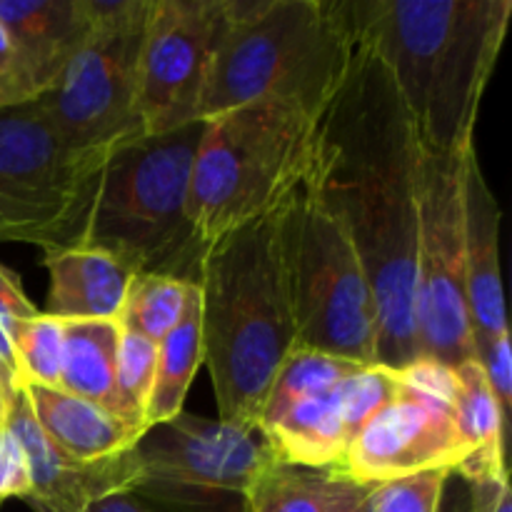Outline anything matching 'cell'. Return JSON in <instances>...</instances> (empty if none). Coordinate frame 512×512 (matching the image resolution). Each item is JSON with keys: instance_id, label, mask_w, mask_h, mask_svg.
<instances>
[{"instance_id": "9", "label": "cell", "mask_w": 512, "mask_h": 512, "mask_svg": "<svg viewBox=\"0 0 512 512\" xmlns=\"http://www.w3.org/2000/svg\"><path fill=\"white\" fill-rule=\"evenodd\" d=\"M153 0H85L90 30L58 83L38 103L65 143L110 153L143 135L138 75Z\"/></svg>"}, {"instance_id": "5", "label": "cell", "mask_w": 512, "mask_h": 512, "mask_svg": "<svg viewBox=\"0 0 512 512\" xmlns=\"http://www.w3.org/2000/svg\"><path fill=\"white\" fill-rule=\"evenodd\" d=\"M205 123L138 135L113 148L100 173L85 245L105 250L133 273L198 285L205 248L188 213L190 173Z\"/></svg>"}, {"instance_id": "7", "label": "cell", "mask_w": 512, "mask_h": 512, "mask_svg": "<svg viewBox=\"0 0 512 512\" xmlns=\"http://www.w3.org/2000/svg\"><path fill=\"white\" fill-rule=\"evenodd\" d=\"M285 268L295 345L360 365L378 363V308L348 233L308 180L293 185L285 213Z\"/></svg>"}, {"instance_id": "8", "label": "cell", "mask_w": 512, "mask_h": 512, "mask_svg": "<svg viewBox=\"0 0 512 512\" xmlns=\"http://www.w3.org/2000/svg\"><path fill=\"white\" fill-rule=\"evenodd\" d=\"M105 158L65 143L38 100L0 110V243H83Z\"/></svg>"}, {"instance_id": "29", "label": "cell", "mask_w": 512, "mask_h": 512, "mask_svg": "<svg viewBox=\"0 0 512 512\" xmlns=\"http://www.w3.org/2000/svg\"><path fill=\"white\" fill-rule=\"evenodd\" d=\"M38 313L40 310L30 303L28 295L20 288L18 278H15L8 268L0 265V363L8 368V373L13 375L15 383H18V375H15L13 360V333L23 320L33 318V315Z\"/></svg>"}, {"instance_id": "15", "label": "cell", "mask_w": 512, "mask_h": 512, "mask_svg": "<svg viewBox=\"0 0 512 512\" xmlns=\"http://www.w3.org/2000/svg\"><path fill=\"white\" fill-rule=\"evenodd\" d=\"M500 208L478 163V153L465 165V295L475 358L510 335L500 275Z\"/></svg>"}, {"instance_id": "2", "label": "cell", "mask_w": 512, "mask_h": 512, "mask_svg": "<svg viewBox=\"0 0 512 512\" xmlns=\"http://www.w3.org/2000/svg\"><path fill=\"white\" fill-rule=\"evenodd\" d=\"M355 43L373 50L430 153L475 143L480 103L510 28V0H345Z\"/></svg>"}, {"instance_id": "20", "label": "cell", "mask_w": 512, "mask_h": 512, "mask_svg": "<svg viewBox=\"0 0 512 512\" xmlns=\"http://www.w3.org/2000/svg\"><path fill=\"white\" fill-rule=\"evenodd\" d=\"M118 345V320H63V365L58 388L118 415Z\"/></svg>"}, {"instance_id": "3", "label": "cell", "mask_w": 512, "mask_h": 512, "mask_svg": "<svg viewBox=\"0 0 512 512\" xmlns=\"http://www.w3.org/2000/svg\"><path fill=\"white\" fill-rule=\"evenodd\" d=\"M290 190L263 215L208 245L200 263L203 365L225 423L258 428L270 383L295 348L285 268Z\"/></svg>"}, {"instance_id": "36", "label": "cell", "mask_w": 512, "mask_h": 512, "mask_svg": "<svg viewBox=\"0 0 512 512\" xmlns=\"http://www.w3.org/2000/svg\"><path fill=\"white\" fill-rule=\"evenodd\" d=\"M370 488H365V485H355L353 490H350L348 495H345L343 500H340L338 505H335L330 512H365L363 510V500L365 495H368Z\"/></svg>"}, {"instance_id": "13", "label": "cell", "mask_w": 512, "mask_h": 512, "mask_svg": "<svg viewBox=\"0 0 512 512\" xmlns=\"http://www.w3.org/2000/svg\"><path fill=\"white\" fill-rule=\"evenodd\" d=\"M453 405L415 390L400 375V393L355 435L338 475L373 488L430 470L455 473L468 458V445Z\"/></svg>"}, {"instance_id": "6", "label": "cell", "mask_w": 512, "mask_h": 512, "mask_svg": "<svg viewBox=\"0 0 512 512\" xmlns=\"http://www.w3.org/2000/svg\"><path fill=\"white\" fill-rule=\"evenodd\" d=\"M315 120L278 103H248L205 120L188 198L205 250L273 208L303 178Z\"/></svg>"}, {"instance_id": "18", "label": "cell", "mask_w": 512, "mask_h": 512, "mask_svg": "<svg viewBox=\"0 0 512 512\" xmlns=\"http://www.w3.org/2000/svg\"><path fill=\"white\" fill-rule=\"evenodd\" d=\"M50 288L45 315L58 320H118L133 270L93 245L45 253Z\"/></svg>"}, {"instance_id": "32", "label": "cell", "mask_w": 512, "mask_h": 512, "mask_svg": "<svg viewBox=\"0 0 512 512\" xmlns=\"http://www.w3.org/2000/svg\"><path fill=\"white\" fill-rule=\"evenodd\" d=\"M33 100V93L25 85L18 63H15L13 50H10L8 40H5L3 30H0V110L33 103Z\"/></svg>"}, {"instance_id": "27", "label": "cell", "mask_w": 512, "mask_h": 512, "mask_svg": "<svg viewBox=\"0 0 512 512\" xmlns=\"http://www.w3.org/2000/svg\"><path fill=\"white\" fill-rule=\"evenodd\" d=\"M400 393V370L385 365H365L340 383V405L348 425L350 443L363 425Z\"/></svg>"}, {"instance_id": "4", "label": "cell", "mask_w": 512, "mask_h": 512, "mask_svg": "<svg viewBox=\"0 0 512 512\" xmlns=\"http://www.w3.org/2000/svg\"><path fill=\"white\" fill-rule=\"evenodd\" d=\"M345 0H225L198 120L248 103L318 118L353 63Z\"/></svg>"}, {"instance_id": "28", "label": "cell", "mask_w": 512, "mask_h": 512, "mask_svg": "<svg viewBox=\"0 0 512 512\" xmlns=\"http://www.w3.org/2000/svg\"><path fill=\"white\" fill-rule=\"evenodd\" d=\"M453 470H430L410 478L373 485L363 500L365 512H438Z\"/></svg>"}, {"instance_id": "17", "label": "cell", "mask_w": 512, "mask_h": 512, "mask_svg": "<svg viewBox=\"0 0 512 512\" xmlns=\"http://www.w3.org/2000/svg\"><path fill=\"white\" fill-rule=\"evenodd\" d=\"M25 398L45 438L70 460L95 463L138 445L145 430L58 385H25Z\"/></svg>"}, {"instance_id": "24", "label": "cell", "mask_w": 512, "mask_h": 512, "mask_svg": "<svg viewBox=\"0 0 512 512\" xmlns=\"http://www.w3.org/2000/svg\"><path fill=\"white\" fill-rule=\"evenodd\" d=\"M190 290L193 283H183L168 275L135 273L118 315L120 328L160 343L178 325Z\"/></svg>"}, {"instance_id": "21", "label": "cell", "mask_w": 512, "mask_h": 512, "mask_svg": "<svg viewBox=\"0 0 512 512\" xmlns=\"http://www.w3.org/2000/svg\"><path fill=\"white\" fill-rule=\"evenodd\" d=\"M203 308L200 288L193 285L178 325L158 343V368H155L153 395L148 403V428L168 423L183 413L185 398L203 365Z\"/></svg>"}, {"instance_id": "26", "label": "cell", "mask_w": 512, "mask_h": 512, "mask_svg": "<svg viewBox=\"0 0 512 512\" xmlns=\"http://www.w3.org/2000/svg\"><path fill=\"white\" fill-rule=\"evenodd\" d=\"M13 360L20 390L25 385H58L63 365V320L38 313L13 333Z\"/></svg>"}, {"instance_id": "23", "label": "cell", "mask_w": 512, "mask_h": 512, "mask_svg": "<svg viewBox=\"0 0 512 512\" xmlns=\"http://www.w3.org/2000/svg\"><path fill=\"white\" fill-rule=\"evenodd\" d=\"M360 368H365V365L323 353V350L295 345L278 368V373H275L273 383H270L263 410H260L258 430H263L265 425L280 418L298 400L335 388V385L348 380L353 373H358Z\"/></svg>"}, {"instance_id": "12", "label": "cell", "mask_w": 512, "mask_h": 512, "mask_svg": "<svg viewBox=\"0 0 512 512\" xmlns=\"http://www.w3.org/2000/svg\"><path fill=\"white\" fill-rule=\"evenodd\" d=\"M225 0H153L140 48L138 118L143 135L200 123L198 103Z\"/></svg>"}, {"instance_id": "1", "label": "cell", "mask_w": 512, "mask_h": 512, "mask_svg": "<svg viewBox=\"0 0 512 512\" xmlns=\"http://www.w3.org/2000/svg\"><path fill=\"white\" fill-rule=\"evenodd\" d=\"M420 145L393 78L355 43L338 93L315 120L308 180L348 233L378 308V363L420 360L415 333Z\"/></svg>"}, {"instance_id": "10", "label": "cell", "mask_w": 512, "mask_h": 512, "mask_svg": "<svg viewBox=\"0 0 512 512\" xmlns=\"http://www.w3.org/2000/svg\"><path fill=\"white\" fill-rule=\"evenodd\" d=\"M475 143L458 153L420 148L418 240H415V333L420 358L448 368L475 358L465 295V165Z\"/></svg>"}, {"instance_id": "16", "label": "cell", "mask_w": 512, "mask_h": 512, "mask_svg": "<svg viewBox=\"0 0 512 512\" xmlns=\"http://www.w3.org/2000/svg\"><path fill=\"white\" fill-rule=\"evenodd\" d=\"M0 30L33 98L48 93L90 30L85 0H0Z\"/></svg>"}, {"instance_id": "11", "label": "cell", "mask_w": 512, "mask_h": 512, "mask_svg": "<svg viewBox=\"0 0 512 512\" xmlns=\"http://www.w3.org/2000/svg\"><path fill=\"white\" fill-rule=\"evenodd\" d=\"M140 480L135 495L198 503L240 495L280 463L258 428L180 413L145 430L135 445Z\"/></svg>"}, {"instance_id": "35", "label": "cell", "mask_w": 512, "mask_h": 512, "mask_svg": "<svg viewBox=\"0 0 512 512\" xmlns=\"http://www.w3.org/2000/svg\"><path fill=\"white\" fill-rule=\"evenodd\" d=\"M18 383H15L13 375L8 373L3 363H0V428L5 425V418H8L10 408H13V400L18 395Z\"/></svg>"}, {"instance_id": "14", "label": "cell", "mask_w": 512, "mask_h": 512, "mask_svg": "<svg viewBox=\"0 0 512 512\" xmlns=\"http://www.w3.org/2000/svg\"><path fill=\"white\" fill-rule=\"evenodd\" d=\"M5 428L18 440L30 473V495L25 500L43 512H85L90 505L120 493H135L140 480L135 448L115 458L78 463L70 460L43 435L28 398L18 390L5 418Z\"/></svg>"}, {"instance_id": "30", "label": "cell", "mask_w": 512, "mask_h": 512, "mask_svg": "<svg viewBox=\"0 0 512 512\" xmlns=\"http://www.w3.org/2000/svg\"><path fill=\"white\" fill-rule=\"evenodd\" d=\"M483 368L485 378H488L490 388H493L495 400H498L500 410L505 418L510 420V405H512V350H510V335L500 338L498 343L490 345L485 353L475 358Z\"/></svg>"}, {"instance_id": "22", "label": "cell", "mask_w": 512, "mask_h": 512, "mask_svg": "<svg viewBox=\"0 0 512 512\" xmlns=\"http://www.w3.org/2000/svg\"><path fill=\"white\" fill-rule=\"evenodd\" d=\"M355 485L335 470L273 463L245 490L243 512H330Z\"/></svg>"}, {"instance_id": "19", "label": "cell", "mask_w": 512, "mask_h": 512, "mask_svg": "<svg viewBox=\"0 0 512 512\" xmlns=\"http://www.w3.org/2000/svg\"><path fill=\"white\" fill-rule=\"evenodd\" d=\"M260 433L265 435L280 463L338 473L350 445L340 405V385L298 400Z\"/></svg>"}, {"instance_id": "33", "label": "cell", "mask_w": 512, "mask_h": 512, "mask_svg": "<svg viewBox=\"0 0 512 512\" xmlns=\"http://www.w3.org/2000/svg\"><path fill=\"white\" fill-rule=\"evenodd\" d=\"M473 493V512H512L510 475L470 483Z\"/></svg>"}, {"instance_id": "31", "label": "cell", "mask_w": 512, "mask_h": 512, "mask_svg": "<svg viewBox=\"0 0 512 512\" xmlns=\"http://www.w3.org/2000/svg\"><path fill=\"white\" fill-rule=\"evenodd\" d=\"M30 473L25 455L10 430L0 428V500L28 498Z\"/></svg>"}, {"instance_id": "25", "label": "cell", "mask_w": 512, "mask_h": 512, "mask_svg": "<svg viewBox=\"0 0 512 512\" xmlns=\"http://www.w3.org/2000/svg\"><path fill=\"white\" fill-rule=\"evenodd\" d=\"M155 368H158V343L120 328L118 365H115V393L118 415L130 425L148 430V403L153 395Z\"/></svg>"}, {"instance_id": "34", "label": "cell", "mask_w": 512, "mask_h": 512, "mask_svg": "<svg viewBox=\"0 0 512 512\" xmlns=\"http://www.w3.org/2000/svg\"><path fill=\"white\" fill-rule=\"evenodd\" d=\"M35 512H43V510H35ZM85 512H158V510H153V505L145 503L140 495L120 493V495H110V498H103L100 503L90 505Z\"/></svg>"}]
</instances>
